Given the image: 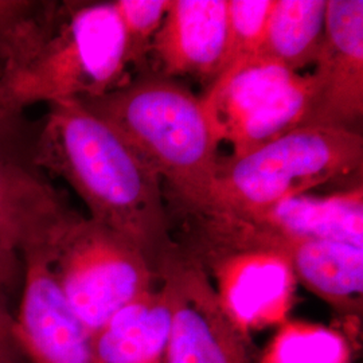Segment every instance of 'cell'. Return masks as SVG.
<instances>
[{
	"label": "cell",
	"instance_id": "obj_1",
	"mask_svg": "<svg viewBox=\"0 0 363 363\" xmlns=\"http://www.w3.org/2000/svg\"><path fill=\"white\" fill-rule=\"evenodd\" d=\"M35 163L79 195L91 220L140 247L156 271L172 242L162 181L106 121L79 101L49 105Z\"/></svg>",
	"mask_w": 363,
	"mask_h": 363
},
{
	"label": "cell",
	"instance_id": "obj_2",
	"mask_svg": "<svg viewBox=\"0 0 363 363\" xmlns=\"http://www.w3.org/2000/svg\"><path fill=\"white\" fill-rule=\"evenodd\" d=\"M127 67L113 1L35 6L0 42L7 112L101 97L127 82Z\"/></svg>",
	"mask_w": 363,
	"mask_h": 363
},
{
	"label": "cell",
	"instance_id": "obj_3",
	"mask_svg": "<svg viewBox=\"0 0 363 363\" xmlns=\"http://www.w3.org/2000/svg\"><path fill=\"white\" fill-rule=\"evenodd\" d=\"M79 103L167 183L169 202L186 210H211L220 140L199 97L155 73Z\"/></svg>",
	"mask_w": 363,
	"mask_h": 363
},
{
	"label": "cell",
	"instance_id": "obj_4",
	"mask_svg": "<svg viewBox=\"0 0 363 363\" xmlns=\"http://www.w3.org/2000/svg\"><path fill=\"white\" fill-rule=\"evenodd\" d=\"M178 210L181 241L175 244L206 272L235 327L249 337L283 320L298 280L274 233L228 211Z\"/></svg>",
	"mask_w": 363,
	"mask_h": 363
},
{
	"label": "cell",
	"instance_id": "obj_5",
	"mask_svg": "<svg viewBox=\"0 0 363 363\" xmlns=\"http://www.w3.org/2000/svg\"><path fill=\"white\" fill-rule=\"evenodd\" d=\"M357 130L298 127L247 155L220 160L211 210L252 220L286 199L362 171Z\"/></svg>",
	"mask_w": 363,
	"mask_h": 363
},
{
	"label": "cell",
	"instance_id": "obj_6",
	"mask_svg": "<svg viewBox=\"0 0 363 363\" xmlns=\"http://www.w3.org/2000/svg\"><path fill=\"white\" fill-rule=\"evenodd\" d=\"M169 308L164 363H253L245 337L228 316L202 267L172 240L156 264Z\"/></svg>",
	"mask_w": 363,
	"mask_h": 363
},
{
	"label": "cell",
	"instance_id": "obj_7",
	"mask_svg": "<svg viewBox=\"0 0 363 363\" xmlns=\"http://www.w3.org/2000/svg\"><path fill=\"white\" fill-rule=\"evenodd\" d=\"M362 116L363 1L327 0L325 40L301 127L357 130Z\"/></svg>",
	"mask_w": 363,
	"mask_h": 363
},
{
	"label": "cell",
	"instance_id": "obj_8",
	"mask_svg": "<svg viewBox=\"0 0 363 363\" xmlns=\"http://www.w3.org/2000/svg\"><path fill=\"white\" fill-rule=\"evenodd\" d=\"M23 296L13 316V342L28 363H94L91 333L69 307L52 272L33 252H21Z\"/></svg>",
	"mask_w": 363,
	"mask_h": 363
},
{
	"label": "cell",
	"instance_id": "obj_9",
	"mask_svg": "<svg viewBox=\"0 0 363 363\" xmlns=\"http://www.w3.org/2000/svg\"><path fill=\"white\" fill-rule=\"evenodd\" d=\"M228 30V0H169L166 16L152 39L156 74L174 78L218 77Z\"/></svg>",
	"mask_w": 363,
	"mask_h": 363
},
{
	"label": "cell",
	"instance_id": "obj_10",
	"mask_svg": "<svg viewBox=\"0 0 363 363\" xmlns=\"http://www.w3.org/2000/svg\"><path fill=\"white\" fill-rule=\"evenodd\" d=\"M274 234L296 280L335 311L346 316L361 313L363 247L331 240Z\"/></svg>",
	"mask_w": 363,
	"mask_h": 363
},
{
	"label": "cell",
	"instance_id": "obj_11",
	"mask_svg": "<svg viewBox=\"0 0 363 363\" xmlns=\"http://www.w3.org/2000/svg\"><path fill=\"white\" fill-rule=\"evenodd\" d=\"M169 331L166 295L156 286L91 335L94 363H164Z\"/></svg>",
	"mask_w": 363,
	"mask_h": 363
},
{
	"label": "cell",
	"instance_id": "obj_12",
	"mask_svg": "<svg viewBox=\"0 0 363 363\" xmlns=\"http://www.w3.org/2000/svg\"><path fill=\"white\" fill-rule=\"evenodd\" d=\"M249 220L281 235L331 240L363 247L362 183L325 196H295Z\"/></svg>",
	"mask_w": 363,
	"mask_h": 363
},
{
	"label": "cell",
	"instance_id": "obj_13",
	"mask_svg": "<svg viewBox=\"0 0 363 363\" xmlns=\"http://www.w3.org/2000/svg\"><path fill=\"white\" fill-rule=\"evenodd\" d=\"M327 0H273L259 60L292 73L316 62L325 33Z\"/></svg>",
	"mask_w": 363,
	"mask_h": 363
},
{
	"label": "cell",
	"instance_id": "obj_14",
	"mask_svg": "<svg viewBox=\"0 0 363 363\" xmlns=\"http://www.w3.org/2000/svg\"><path fill=\"white\" fill-rule=\"evenodd\" d=\"M350 350L339 333L288 322L273 337L259 363H347Z\"/></svg>",
	"mask_w": 363,
	"mask_h": 363
},
{
	"label": "cell",
	"instance_id": "obj_15",
	"mask_svg": "<svg viewBox=\"0 0 363 363\" xmlns=\"http://www.w3.org/2000/svg\"><path fill=\"white\" fill-rule=\"evenodd\" d=\"M273 0H228V30L222 70L259 57Z\"/></svg>",
	"mask_w": 363,
	"mask_h": 363
},
{
	"label": "cell",
	"instance_id": "obj_16",
	"mask_svg": "<svg viewBox=\"0 0 363 363\" xmlns=\"http://www.w3.org/2000/svg\"><path fill=\"white\" fill-rule=\"evenodd\" d=\"M169 0H117L113 1L123 28L125 62L136 69L147 65L152 39L162 25Z\"/></svg>",
	"mask_w": 363,
	"mask_h": 363
},
{
	"label": "cell",
	"instance_id": "obj_17",
	"mask_svg": "<svg viewBox=\"0 0 363 363\" xmlns=\"http://www.w3.org/2000/svg\"><path fill=\"white\" fill-rule=\"evenodd\" d=\"M21 264L22 259L13 228L0 206V289L13 286L21 272Z\"/></svg>",
	"mask_w": 363,
	"mask_h": 363
},
{
	"label": "cell",
	"instance_id": "obj_18",
	"mask_svg": "<svg viewBox=\"0 0 363 363\" xmlns=\"http://www.w3.org/2000/svg\"><path fill=\"white\" fill-rule=\"evenodd\" d=\"M35 6L37 3L33 1L0 0V42Z\"/></svg>",
	"mask_w": 363,
	"mask_h": 363
},
{
	"label": "cell",
	"instance_id": "obj_19",
	"mask_svg": "<svg viewBox=\"0 0 363 363\" xmlns=\"http://www.w3.org/2000/svg\"><path fill=\"white\" fill-rule=\"evenodd\" d=\"M13 315L0 303V352L21 355L13 342Z\"/></svg>",
	"mask_w": 363,
	"mask_h": 363
},
{
	"label": "cell",
	"instance_id": "obj_20",
	"mask_svg": "<svg viewBox=\"0 0 363 363\" xmlns=\"http://www.w3.org/2000/svg\"><path fill=\"white\" fill-rule=\"evenodd\" d=\"M0 363H22V357L0 352Z\"/></svg>",
	"mask_w": 363,
	"mask_h": 363
},
{
	"label": "cell",
	"instance_id": "obj_21",
	"mask_svg": "<svg viewBox=\"0 0 363 363\" xmlns=\"http://www.w3.org/2000/svg\"><path fill=\"white\" fill-rule=\"evenodd\" d=\"M4 113H7V109H6V104H4L3 89H1V81H0V117L3 116Z\"/></svg>",
	"mask_w": 363,
	"mask_h": 363
},
{
	"label": "cell",
	"instance_id": "obj_22",
	"mask_svg": "<svg viewBox=\"0 0 363 363\" xmlns=\"http://www.w3.org/2000/svg\"><path fill=\"white\" fill-rule=\"evenodd\" d=\"M0 183H1V169H0Z\"/></svg>",
	"mask_w": 363,
	"mask_h": 363
}]
</instances>
